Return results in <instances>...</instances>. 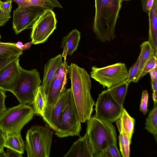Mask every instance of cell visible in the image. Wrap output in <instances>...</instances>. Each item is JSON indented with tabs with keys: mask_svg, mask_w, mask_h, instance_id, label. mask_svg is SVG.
<instances>
[{
	"mask_svg": "<svg viewBox=\"0 0 157 157\" xmlns=\"http://www.w3.org/2000/svg\"><path fill=\"white\" fill-rule=\"evenodd\" d=\"M57 20L52 9H44L32 26L31 39L32 44L44 43L56 29Z\"/></svg>",
	"mask_w": 157,
	"mask_h": 157,
	"instance_id": "cell-10",
	"label": "cell"
},
{
	"mask_svg": "<svg viewBox=\"0 0 157 157\" xmlns=\"http://www.w3.org/2000/svg\"><path fill=\"white\" fill-rule=\"evenodd\" d=\"M12 0H6L2 2L0 6V8L4 12L10 14L12 8Z\"/></svg>",
	"mask_w": 157,
	"mask_h": 157,
	"instance_id": "cell-33",
	"label": "cell"
},
{
	"mask_svg": "<svg viewBox=\"0 0 157 157\" xmlns=\"http://www.w3.org/2000/svg\"><path fill=\"white\" fill-rule=\"evenodd\" d=\"M68 73L78 117L81 123H83L90 119L95 105L90 94V76L84 68L72 63L68 66Z\"/></svg>",
	"mask_w": 157,
	"mask_h": 157,
	"instance_id": "cell-1",
	"label": "cell"
},
{
	"mask_svg": "<svg viewBox=\"0 0 157 157\" xmlns=\"http://www.w3.org/2000/svg\"><path fill=\"white\" fill-rule=\"evenodd\" d=\"M86 134L91 145L93 157H100L109 146L117 145V133L111 122L96 117L88 120Z\"/></svg>",
	"mask_w": 157,
	"mask_h": 157,
	"instance_id": "cell-3",
	"label": "cell"
},
{
	"mask_svg": "<svg viewBox=\"0 0 157 157\" xmlns=\"http://www.w3.org/2000/svg\"><path fill=\"white\" fill-rule=\"evenodd\" d=\"M121 154L117 145L113 144L105 149L100 157H121Z\"/></svg>",
	"mask_w": 157,
	"mask_h": 157,
	"instance_id": "cell-29",
	"label": "cell"
},
{
	"mask_svg": "<svg viewBox=\"0 0 157 157\" xmlns=\"http://www.w3.org/2000/svg\"><path fill=\"white\" fill-rule=\"evenodd\" d=\"M157 67V57L153 54L144 65L140 75V78L146 75L152 69Z\"/></svg>",
	"mask_w": 157,
	"mask_h": 157,
	"instance_id": "cell-28",
	"label": "cell"
},
{
	"mask_svg": "<svg viewBox=\"0 0 157 157\" xmlns=\"http://www.w3.org/2000/svg\"><path fill=\"white\" fill-rule=\"evenodd\" d=\"M140 52L138 57L140 61V75L141 70L147 61L152 55L157 57L156 54L148 41L143 42L140 46Z\"/></svg>",
	"mask_w": 157,
	"mask_h": 157,
	"instance_id": "cell-23",
	"label": "cell"
},
{
	"mask_svg": "<svg viewBox=\"0 0 157 157\" xmlns=\"http://www.w3.org/2000/svg\"><path fill=\"white\" fill-rule=\"evenodd\" d=\"M62 55H58L50 59L45 65L43 82L40 88L41 92L46 100L49 86L55 74L63 63Z\"/></svg>",
	"mask_w": 157,
	"mask_h": 157,
	"instance_id": "cell-14",
	"label": "cell"
},
{
	"mask_svg": "<svg viewBox=\"0 0 157 157\" xmlns=\"http://www.w3.org/2000/svg\"><path fill=\"white\" fill-rule=\"evenodd\" d=\"M12 1L16 2L17 4L18 7L20 10L31 6L29 0H12Z\"/></svg>",
	"mask_w": 157,
	"mask_h": 157,
	"instance_id": "cell-36",
	"label": "cell"
},
{
	"mask_svg": "<svg viewBox=\"0 0 157 157\" xmlns=\"http://www.w3.org/2000/svg\"><path fill=\"white\" fill-rule=\"evenodd\" d=\"M5 91L0 89V116L6 109L5 104V100L6 97Z\"/></svg>",
	"mask_w": 157,
	"mask_h": 157,
	"instance_id": "cell-32",
	"label": "cell"
},
{
	"mask_svg": "<svg viewBox=\"0 0 157 157\" xmlns=\"http://www.w3.org/2000/svg\"><path fill=\"white\" fill-rule=\"evenodd\" d=\"M128 71L125 63L119 62L102 67H92L90 76L102 85L109 88L125 82Z\"/></svg>",
	"mask_w": 157,
	"mask_h": 157,
	"instance_id": "cell-8",
	"label": "cell"
},
{
	"mask_svg": "<svg viewBox=\"0 0 157 157\" xmlns=\"http://www.w3.org/2000/svg\"><path fill=\"white\" fill-rule=\"evenodd\" d=\"M129 83L126 80L123 82L107 89L114 99L122 106H123Z\"/></svg>",
	"mask_w": 157,
	"mask_h": 157,
	"instance_id": "cell-21",
	"label": "cell"
},
{
	"mask_svg": "<svg viewBox=\"0 0 157 157\" xmlns=\"http://www.w3.org/2000/svg\"><path fill=\"white\" fill-rule=\"evenodd\" d=\"M44 10L41 7L35 6L22 10L17 7L14 10L12 24L15 33L18 34L28 27L33 26Z\"/></svg>",
	"mask_w": 157,
	"mask_h": 157,
	"instance_id": "cell-12",
	"label": "cell"
},
{
	"mask_svg": "<svg viewBox=\"0 0 157 157\" xmlns=\"http://www.w3.org/2000/svg\"><path fill=\"white\" fill-rule=\"evenodd\" d=\"M71 88L67 89V95L55 131L59 138L79 136L81 124Z\"/></svg>",
	"mask_w": 157,
	"mask_h": 157,
	"instance_id": "cell-5",
	"label": "cell"
},
{
	"mask_svg": "<svg viewBox=\"0 0 157 157\" xmlns=\"http://www.w3.org/2000/svg\"><path fill=\"white\" fill-rule=\"evenodd\" d=\"M52 5H53L55 7L62 8V6L60 3L57 0H47Z\"/></svg>",
	"mask_w": 157,
	"mask_h": 157,
	"instance_id": "cell-42",
	"label": "cell"
},
{
	"mask_svg": "<svg viewBox=\"0 0 157 157\" xmlns=\"http://www.w3.org/2000/svg\"><path fill=\"white\" fill-rule=\"evenodd\" d=\"M140 61L138 58L136 63L130 68L126 81L129 83L131 82H137L140 78L139 69Z\"/></svg>",
	"mask_w": 157,
	"mask_h": 157,
	"instance_id": "cell-27",
	"label": "cell"
},
{
	"mask_svg": "<svg viewBox=\"0 0 157 157\" xmlns=\"http://www.w3.org/2000/svg\"><path fill=\"white\" fill-rule=\"evenodd\" d=\"M148 94L146 90H144L142 93L140 110L144 115L146 114L147 111Z\"/></svg>",
	"mask_w": 157,
	"mask_h": 157,
	"instance_id": "cell-31",
	"label": "cell"
},
{
	"mask_svg": "<svg viewBox=\"0 0 157 157\" xmlns=\"http://www.w3.org/2000/svg\"><path fill=\"white\" fill-rule=\"evenodd\" d=\"M142 1L143 10L148 13L153 6L154 0H142Z\"/></svg>",
	"mask_w": 157,
	"mask_h": 157,
	"instance_id": "cell-35",
	"label": "cell"
},
{
	"mask_svg": "<svg viewBox=\"0 0 157 157\" xmlns=\"http://www.w3.org/2000/svg\"><path fill=\"white\" fill-rule=\"evenodd\" d=\"M19 58L15 59L0 70V89L13 93L20 76Z\"/></svg>",
	"mask_w": 157,
	"mask_h": 157,
	"instance_id": "cell-13",
	"label": "cell"
},
{
	"mask_svg": "<svg viewBox=\"0 0 157 157\" xmlns=\"http://www.w3.org/2000/svg\"><path fill=\"white\" fill-rule=\"evenodd\" d=\"M145 128L152 134L157 142V105H154L146 119Z\"/></svg>",
	"mask_w": 157,
	"mask_h": 157,
	"instance_id": "cell-24",
	"label": "cell"
},
{
	"mask_svg": "<svg viewBox=\"0 0 157 157\" xmlns=\"http://www.w3.org/2000/svg\"><path fill=\"white\" fill-rule=\"evenodd\" d=\"M119 119L122 129L131 139L134 132L135 120L124 108Z\"/></svg>",
	"mask_w": 157,
	"mask_h": 157,
	"instance_id": "cell-25",
	"label": "cell"
},
{
	"mask_svg": "<svg viewBox=\"0 0 157 157\" xmlns=\"http://www.w3.org/2000/svg\"><path fill=\"white\" fill-rule=\"evenodd\" d=\"M95 105V116L111 123L119 119L124 108L107 90L99 94Z\"/></svg>",
	"mask_w": 157,
	"mask_h": 157,
	"instance_id": "cell-11",
	"label": "cell"
},
{
	"mask_svg": "<svg viewBox=\"0 0 157 157\" xmlns=\"http://www.w3.org/2000/svg\"><path fill=\"white\" fill-rule=\"evenodd\" d=\"M22 51L16 46L15 43L0 42V58L20 56Z\"/></svg>",
	"mask_w": 157,
	"mask_h": 157,
	"instance_id": "cell-22",
	"label": "cell"
},
{
	"mask_svg": "<svg viewBox=\"0 0 157 157\" xmlns=\"http://www.w3.org/2000/svg\"><path fill=\"white\" fill-rule=\"evenodd\" d=\"M16 46L19 48L21 50V49L23 46V44L22 43L18 41L17 43H15Z\"/></svg>",
	"mask_w": 157,
	"mask_h": 157,
	"instance_id": "cell-44",
	"label": "cell"
},
{
	"mask_svg": "<svg viewBox=\"0 0 157 157\" xmlns=\"http://www.w3.org/2000/svg\"><path fill=\"white\" fill-rule=\"evenodd\" d=\"M46 104V100L41 91L40 86L38 91L33 103V108L35 114L42 117Z\"/></svg>",
	"mask_w": 157,
	"mask_h": 157,
	"instance_id": "cell-26",
	"label": "cell"
},
{
	"mask_svg": "<svg viewBox=\"0 0 157 157\" xmlns=\"http://www.w3.org/2000/svg\"><path fill=\"white\" fill-rule=\"evenodd\" d=\"M31 6L41 7L44 9H52L54 6L47 0H29Z\"/></svg>",
	"mask_w": 157,
	"mask_h": 157,
	"instance_id": "cell-30",
	"label": "cell"
},
{
	"mask_svg": "<svg viewBox=\"0 0 157 157\" xmlns=\"http://www.w3.org/2000/svg\"><path fill=\"white\" fill-rule=\"evenodd\" d=\"M68 66L66 61L56 71L50 84L47 96V101L43 116L46 122L59 97L66 89L67 83Z\"/></svg>",
	"mask_w": 157,
	"mask_h": 157,
	"instance_id": "cell-9",
	"label": "cell"
},
{
	"mask_svg": "<svg viewBox=\"0 0 157 157\" xmlns=\"http://www.w3.org/2000/svg\"><path fill=\"white\" fill-rule=\"evenodd\" d=\"M6 133L0 128V154L4 152V148Z\"/></svg>",
	"mask_w": 157,
	"mask_h": 157,
	"instance_id": "cell-39",
	"label": "cell"
},
{
	"mask_svg": "<svg viewBox=\"0 0 157 157\" xmlns=\"http://www.w3.org/2000/svg\"><path fill=\"white\" fill-rule=\"evenodd\" d=\"M64 157H93L91 144L85 134L72 145Z\"/></svg>",
	"mask_w": 157,
	"mask_h": 157,
	"instance_id": "cell-15",
	"label": "cell"
},
{
	"mask_svg": "<svg viewBox=\"0 0 157 157\" xmlns=\"http://www.w3.org/2000/svg\"><path fill=\"white\" fill-rule=\"evenodd\" d=\"M6 157H22V154L11 149L7 148L5 152Z\"/></svg>",
	"mask_w": 157,
	"mask_h": 157,
	"instance_id": "cell-38",
	"label": "cell"
},
{
	"mask_svg": "<svg viewBox=\"0 0 157 157\" xmlns=\"http://www.w3.org/2000/svg\"><path fill=\"white\" fill-rule=\"evenodd\" d=\"M2 2L1 1V0H0V5H1V3H2Z\"/></svg>",
	"mask_w": 157,
	"mask_h": 157,
	"instance_id": "cell-45",
	"label": "cell"
},
{
	"mask_svg": "<svg viewBox=\"0 0 157 157\" xmlns=\"http://www.w3.org/2000/svg\"><path fill=\"white\" fill-rule=\"evenodd\" d=\"M35 114L33 108L28 104L20 103L9 108L0 116V128L6 134H18Z\"/></svg>",
	"mask_w": 157,
	"mask_h": 157,
	"instance_id": "cell-6",
	"label": "cell"
},
{
	"mask_svg": "<svg viewBox=\"0 0 157 157\" xmlns=\"http://www.w3.org/2000/svg\"><path fill=\"white\" fill-rule=\"evenodd\" d=\"M11 18L10 14L4 12L0 8V26H3Z\"/></svg>",
	"mask_w": 157,
	"mask_h": 157,
	"instance_id": "cell-34",
	"label": "cell"
},
{
	"mask_svg": "<svg viewBox=\"0 0 157 157\" xmlns=\"http://www.w3.org/2000/svg\"><path fill=\"white\" fill-rule=\"evenodd\" d=\"M53 132L49 128L33 125L27 131L25 149L28 157H49Z\"/></svg>",
	"mask_w": 157,
	"mask_h": 157,
	"instance_id": "cell-4",
	"label": "cell"
},
{
	"mask_svg": "<svg viewBox=\"0 0 157 157\" xmlns=\"http://www.w3.org/2000/svg\"><path fill=\"white\" fill-rule=\"evenodd\" d=\"M116 124L119 132V141L121 154L123 157H129L131 139L122 129L119 119L116 121Z\"/></svg>",
	"mask_w": 157,
	"mask_h": 157,
	"instance_id": "cell-20",
	"label": "cell"
},
{
	"mask_svg": "<svg viewBox=\"0 0 157 157\" xmlns=\"http://www.w3.org/2000/svg\"><path fill=\"white\" fill-rule=\"evenodd\" d=\"M124 0L125 1H129V0Z\"/></svg>",
	"mask_w": 157,
	"mask_h": 157,
	"instance_id": "cell-46",
	"label": "cell"
},
{
	"mask_svg": "<svg viewBox=\"0 0 157 157\" xmlns=\"http://www.w3.org/2000/svg\"><path fill=\"white\" fill-rule=\"evenodd\" d=\"M80 34L78 30L75 29L63 38L60 47L63 49L62 56L64 58V61H66L67 54L71 56L77 49L80 39Z\"/></svg>",
	"mask_w": 157,
	"mask_h": 157,
	"instance_id": "cell-16",
	"label": "cell"
},
{
	"mask_svg": "<svg viewBox=\"0 0 157 157\" xmlns=\"http://www.w3.org/2000/svg\"><path fill=\"white\" fill-rule=\"evenodd\" d=\"M32 44V43L31 41L23 44V46L21 49V50L23 51L25 50L29 49Z\"/></svg>",
	"mask_w": 157,
	"mask_h": 157,
	"instance_id": "cell-43",
	"label": "cell"
},
{
	"mask_svg": "<svg viewBox=\"0 0 157 157\" xmlns=\"http://www.w3.org/2000/svg\"><path fill=\"white\" fill-rule=\"evenodd\" d=\"M20 76L12 93L20 103L33 104L41 80L37 69L28 70L20 67Z\"/></svg>",
	"mask_w": 157,
	"mask_h": 157,
	"instance_id": "cell-7",
	"label": "cell"
},
{
	"mask_svg": "<svg viewBox=\"0 0 157 157\" xmlns=\"http://www.w3.org/2000/svg\"><path fill=\"white\" fill-rule=\"evenodd\" d=\"M124 0H95L93 29L97 39L105 43L116 38L115 26Z\"/></svg>",
	"mask_w": 157,
	"mask_h": 157,
	"instance_id": "cell-2",
	"label": "cell"
},
{
	"mask_svg": "<svg viewBox=\"0 0 157 157\" xmlns=\"http://www.w3.org/2000/svg\"><path fill=\"white\" fill-rule=\"evenodd\" d=\"M20 56H17L7 58H0V70L7 64Z\"/></svg>",
	"mask_w": 157,
	"mask_h": 157,
	"instance_id": "cell-37",
	"label": "cell"
},
{
	"mask_svg": "<svg viewBox=\"0 0 157 157\" xmlns=\"http://www.w3.org/2000/svg\"><path fill=\"white\" fill-rule=\"evenodd\" d=\"M67 89L61 94L54 107L50 116L46 122L51 129L55 131L67 95Z\"/></svg>",
	"mask_w": 157,
	"mask_h": 157,
	"instance_id": "cell-18",
	"label": "cell"
},
{
	"mask_svg": "<svg viewBox=\"0 0 157 157\" xmlns=\"http://www.w3.org/2000/svg\"><path fill=\"white\" fill-rule=\"evenodd\" d=\"M148 13L149 19L148 41L157 54V0H154L153 6Z\"/></svg>",
	"mask_w": 157,
	"mask_h": 157,
	"instance_id": "cell-17",
	"label": "cell"
},
{
	"mask_svg": "<svg viewBox=\"0 0 157 157\" xmlns=\"http://www.w3.org/2000/svg\"><path fill=\"white\" fill-rule=\"evenodd\" d=\"M148 73L150 74L151 79H157V67L150 70Z\"/></svg>",
	"mask_w": 157,
	"mask_h": 157,
	"instance_id": "cell-41",
	"label": "cell"
},
{
	"mask_svg": "<svg viewBox=\"0 0 157 157\" xmlns=\"http://www.w3.org/2000/svg\"><path fill=\"white\" fill-rule=\"evenodd\" d=\"M5 147L13 150L21 154L24 153L25 144L21 133L18 134H6Z\"/></svg>",
	"mask_w": 157,
	"mask_h": 157,
	"instance_id": "cell-19",
	"label": "cell"
},
{
	"mask_svg": "<svg viewBox=\"0 0 157 157\" xmlns=\"http://www.w3.org/2000/svg\"><path fill=\"white\" fill-rule=\"evenodd\" d=\"M151 85L153 91L152 94L157 95V79H151Z\"/></svg>",
	"mask_w": 157,
	"mask_h": 157,
	"instance_id": "cell-40",
	"label": "cell"
}]
</instances>
